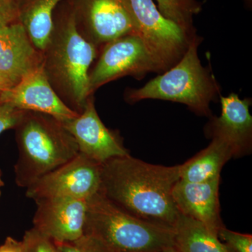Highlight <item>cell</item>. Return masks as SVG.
<instances>
[{
  "mask_svg": "<svg viewBox=\"0 0 252 252\" xmlns=\"http://www.w3.org/2000/svg\"><path fill=\"white\" fill-rule=\"evenodd\" d=\"M180 180V165H153L129 155L102 164L99 192L133 216L173 228L180 212L172 192Z\"/></svg>",
  "mask_w": 252,
  "mask_h": 252,
  "instance_id": "obj_1",
  "label": "cell"
},
{
  "mask_svg": "<svg viewBox=\"0 0 252 252\" xmlns=\"http://www.w3.org/2000/svg\"><path fill=\"white\" fill-rule=\"evenodd\" d=\"M41 53L43 70L53 89L66 105L79 114L93 95L89 73L98 49L78 31L69 0H63L55 9L54 30Z\"/></svg>",
  "mask_w": 252,
  "mask_h": 252,
  "instance_id": "obj_2",
  "label": "cell"
},
{
  "mask_svg": "<svg viewBox=\"0 0 252 252\" xmlns=\"http://www.w3.org/2000/svg\"><path fill=\"white\" fill-rule=\"evenodd\" d=\"M14 129L18 150L15 180L18 187L27 189L79 153L72 135L52 116L25 111Z\"/></svg>",
  "mask_w": 252,
  "mask_h": 252,
  "instance_id": "obj_3",
  "label": "cell"
},
{
  "mask_svg": "<svg viewBox=\"0 0 252 252\" xmlns=\"http://www.w3.org/2000/svg\"><path fill=\"white\" fill-rule=\"evenodd\" d=\"M84 234L110 252H159L174 247L173 228L133 216L102 194L86 201Z\"/></svg>",
  "mask_w": 252,
  "mask_h": 252,
  "instance_id": "obj_4",
  "label": "cell"
},
{
  "mask_svg": "<svg viewBox=\"0 0 252 252\" xmlns=\"http://www.w3.org/2000/svg\"><path fill=\"white\" fill-rule=\"evenodd\" d=\"M200 43V38L195 36L175 66L143 87L127 89L126 101L130 103L147 99L171 101L186 104L198 115L210 116V102L220 93V88L215 77L200 63L198 54Z\"/></svg>",
  "mask_w": 252,
  "mask_h": 252,
  "instance_id": "obj_5",
  "label": "cell"
},
{
  "mask_svg": "<svg viewBox=\"0 0 252 252\" xmlns=\"http://www.w3.org/2000/svg\"><path fill=\"white\" fill-rule=\"evenodd\" d=\"M140 36L155 64L157 72L175 66L188 49L192 39L176 23L164 17L153 0H129Z\"/></svg>",
  "mask_w": 252,
  "mask_h": 252,
  "instance_id": "obj_6",
  "label": "cell"
},
{
  "mask_svg": "<svg viewBox=\"0 0 252 252\" xmlns=\"http://www.w3.org/2000/svg\"><path fill=\"white\" fill-rule=\"evenodd\" d=\"M81 35L101 49L128 34L138 35V27L129 0H69Z\"/></svg>",
  "mask_w": 252,
  "mask_h": 252,
  "instance_id": "obj_7",
  "label": "cell"
},
{
  "mask_svg": "<svg viewBox=\"0 0 252 252\" xmlns=\"http://www.w3.org/2000/svg\"><path fill=\"white\" fill-rule=\"evenodd\" d=\"M102 164L79 153L26 189V196L34 201L54 198L88 200L98 193Z\"/></svg>",
  "mask_w": 252,
  "mask_h": 252,
  "instance_id": "obj_8",
  "label": "cell"
},
{
  "mask_svg": "<svg viewBox=\"0 0 252 252\" xmlns=\"http://www.w3.org/2000/svg\"><path fill=\"white\" fill-rule=\"evenodd\" d=\"M157 72L155 64L143 41L137 34L114 39L101 49L98 60L89 73L91 94L100 86L125 76L142 79Z\"/></svg>",
  "mask_w": 252,
  "mask_h": 252,
  "instance_id": "obj_9",
  "label": "cell"
},
{
  "mask_svg": "<svg viewBox=\"0 0 252 252\" xmlns=\"http://www.w3.org/2000/svg\"><path fill=\"white\" fill-rule=\"evenodd\" d=\"M62 123L75 140L79 153L94 161L103 164L114 158L130 155L120 135L101 121L93 95L82 112Z\"/></svg>",
  "mask_w": 252,
  "mask_h": 252,
  "instance_id": "obj_10",
  "label": "cell"
},
{
  "mask_svg": "<svg viewBox=\"0 0 252 252\" xmlns=\"http://www.w3.org/2000/svg\"><path fill=\"white\" fill-rule=\"evenodd\" d=\"M86 201L66 198L37 200L33 228L55 243L74 241L84 233Z\"/></svg>",
  "mask_w": 252,
  "mask_h": 252,
  "instance_id": "obj_11",
  "label": "cell"
},
{
  "mask_svg": "<svg viewBox=\"0 0 252 252\" xmlns=\"http://www.w3.org/2000/svg\"><path fill=\"white\" fill-rule=\"evenodd\" d=\"M0 102L26 112L43 113L59 120L75 117L50 84L42 65L21 79L0 95Z\"/></svg>",
  "mask_w": 252,
  "mask_h": 252,
  "instance_id": "obj_12",
  "label": "cell"
},
{
  "mask_svg": "<svg viewBox=\"0 0 252 252\" xmlns=\"http://www.w3.org/2000/svg\"><path fill=\"white\" fill-rule=\"evenodd\" d=\"M220 117L212 118L207 126V135L224 141L233 151V157H241L252 150L251 99H241L238 94L220 96Z\"/></svg>",
  "mask_w": 252,
  "mask_h": 252,
  "instance_id": "obj_13",
  "label": "cell"
},
{
  "mask_svg": "<svg viewBox=\"0 0 252 252\" xmlns=\"http://www.w3.org/2000/svg\"><path fill=\"white\" fill-rule=\"evenodd\" d=\"M220 177L210 182L192 183L179 180L172 198L179 212L203 223L214 235L224 226L220 217L219 188Z\"/></svg>",
  "mask_w": 252,
  "mask_h": 252,
  "instance_id": "obj_14",
  "label": "cell"
},
{
  "mask_svg": "<svg viewBox=\"0 0 252 252\" xmlns=\"http://www.w3.org/2000/svg\"><path fill=\"white\" fill-rule=\"evenodd\" d=\"M42 64V53L20 23L0 28V74L13 84Z\"/></svg>",
  "mask_w": 252,
  "mask_h": 252,
  "instance_id": "obj_15",
  "label": "cell"
},
{
  "mask_svg": "<svg viewBox=\"0 0 252 252\" xmlns=\"http://www.w3.org/2000/svg\"><path fill=\"white\" fill-rule=\"evenodd\" d=\"M21 23L36 49L42 52L54 30V13L63 0H15Z\"/></svg>",
  "mask_w": 252,
  "mask_h": 252,
  "instance_id": "obj_16",
  "label": "cell"
},
{
  "mask_svg": "<svg viewBox=\"0 0 252 252\" xmlns=\"http://www.w3.org/2000/svg\"><path fill=\"white\" fill-rule=\"evenodd\" d=\"M233 158L226 142L214 137L208 147L180 165V180L192 183L210 182L220 177L225 162Z\"/></svg>",
  "mask_w": 252,
  "mask_h": 252,
  "instance_id": "obj_17",
  "label": "cell"
},
{
  "mask_svg": "<svg viewBox=\"0 0 252 252\" xmlns=\"http://www.w3.org/2000/svg\"><path fill=\"white\" fill-rule=\"evenodd\" d=\"M173 230L174 247L181 252H232L203 223L180 212Z\"/></svg>",
  "mask_w": 252,
  "mask_h": 252,
  "instance_id": "obj_18",
  "label": "cell"
},
{
  "mask_svg": "<svg viewBox=\"0 0 252 252\" xmlns=\"http://www.w3.org/2000/svg\"><path fill=\"white\" fill-rule=\"evenodd\" d=\"M158 9L164 17L170 20L190 36L195 35L193 16L201 11L197 0H157Z\"/></svg>",
  "mask_w": 252,
  "mask_h": 252,
  "instance_id": "obj_19",
  "label": "cell"
},
{
  "mask_svg": "<svg viewBox=\"0 0 252 252\" xmlns=\"http://www.w3.org/2000/svg\"><path fill=\"white\" fill-rule=\"evenodd\" d=\"M21 241L24 252H61L54 240L34 228L26 231Z\"/></svg>",
  "mask_w": 252,
  "mask_h": 252,
  "instance_id": "obj_20",
  "label": "cell"
},
{
  "mask_svg": "<svg viewBox=\"0 0 252 252\" xmlns=\"http://www.w3.org/2000/svg\"><path fill=\"white\" fill-rule=\"evenodd\" d=\"M56 243L61 252H110L98 240L86 234L74 241Z\"/></svg>",
  "mask_w": 252,
  "mask_h": 252,
  "instance_id": "obj_21",
  "label": "cell"
},
{
  "mask_svg": "<svg viewBox=\"0 0 252 252\" xmlns=\"http://www.w3.org/2000/svg\"><path fill=\"white\" fill-rule=\"evenodd\" d=\"M218 238H221L232 252H252V235L243 234L222 227L218 233Z\"/></svg>",
  "mask_w": 252,
  "mask_h": 252,
  "instance_id": "obj_22",
  "label": "cell"
},
{
  "mask_svg": "<svg viewBox=\"0 0 252 252\" xmlns=\"http://www.w3.org/2000/svg\"><path fill=\"white\" fill-rule=\"evenodd\" d=\"M25 111L0 102V135L5 130L14 129L21 121Z\"/></svg>",
  "mask_w": 252,
  "mask_h": 252,
  "instance_id": "obj_23",
  "label": "cell"
},
{
  "mask_svg": "<svg viewBox=\"0 0 252 252\" xmlns=\"http://www.w3.org/2000/svg\"><path fill=\"white\" fill-rule=\"evenodd\" d=\"M18 22L17 5L15 0H0V28Z\"/></svg>",
  "mask_w": 252,
  "mask_h": 252,
  "instance_id": "obj_24",
  "label": "cell"
},
{
  "mask_svg": "<svg viewBox=\"0 0 252 252\" xmlns=\"http://www.w3.org/2000/svg\"><path fill=\"white\" fill-rule=\"evenodd\" d=\"M0 252H24L22 241L7 237L4 243L0 246Z\"/></svg>",
  "mask_w": 252,
  "mask_h": 252,
  "instance_id": "obj_25",
  "label": "cell"
},
{
  "mask_svg": "<svg viewBox=\"0 0 252 252\" xmlns=\"http://www.w3.org/2000/svg\"><path fill=\"white\" fill-rule=\"evenodd\" d=\"M13 84L4 76L0 74V95L4 91L8 90L10 88L12 87Z\"/></svg>",
  "mask_w": 252,
  "mask_h": 252,
  "instance_id": "obj_26",
  "label": "cell"
},
{
  "mask_svg": "<svg viewBox=\"0 0 252 252\" xmlns=\"http://www.w3.org/2000/svg\"><path fill=\"white\" fill-rule=\"evenodd\" d=\"M159 252H181L177 250V249L175 248V247H170V248H167L166 249H164V250H161V251Z\"/></svg>",
  "mask_w": 252,
  "mask_h": 252,
  "instance_id": "obj_27",
  "label": "cell"
},
{
  "mask_svg": "<svg viewBox=\"0 0 252 252\" xmlns=\"http://www.w3.org/2000/svg\"><path fill=\"white\" fill-rule=\"evenodd\" d=\"M4 185V182H3L2 178H1V170H0V187H3Z\"/></svg>",
  "mask_w": 252,
  "mask_h": 252,
  "instance_id": "obj_28",
  "label": "cell"
},
{
  "mask_svg": "<svg viewBox=\"0 0 252 252\" xmlns=\"http://www.w3.org/2000/svg\"><path fill=\"white\" fill-rule=\"evenodd\" d=\"M247 1H248L249 3L252 2V0H247Z\"/></svg>",
  "mask_w": 252,
  "mask_h": 252,
  "instance_id": "obj_29",
  "label": "cell"
},
{
  "mask_svg": "<svg viewBox=\"0 0 252 252\" xmlns=\"http://www.w3.org/2000/svg\"><path fill=\"white\" fill-rule=\"evenodd\" d=\"M0 196H1V190H0Z\"/></svg>",
  "mask_w": 252,
  "mask_h": 252,
  "instance_id": "obj_30",
  "label": "cell"
}]
</instances>
